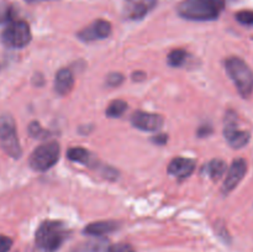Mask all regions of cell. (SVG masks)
Here are the masks:
<instances>
[{"label":"cell","instance_id":"1","mask_svg":"<svg viewBox=\"0 0 253 252\" xmlns=\"http://www.w3.org/2000/svg\"><path fill=\"white\" fill-rule=\"evenodd\" d=\"M225 9V0H183L178 5L180 17L190 21H212Z\"/></svg>","mask_w":253,"mask_h":252},{"label":"cell","instance_id":"2","mask_svg":"<svg viewBox=\"0 0 253 252\" xmlns=\"http://www.w3.org/2000/svg\"><path fill=\"white\" fill-rule=\"evenodd\" d=\"M68 229L63 222L46 220L42 222L35 234L36 252H57L68 237Z\"/></svg>","mask_w":253,"mask_h":252},{"label":"cell","instance_id":"3","mask_svg":"<svg viewBox=\"0 0 253 252\" xmlns=\"http://www.w3.org/2000/svg\"><path fill=\"white\" fill-rule=\"evenodd\" d=\"M225 69L234 82L242 98L247 99L253 93V71L242 58L236 56L225 59Z\"/></svg>","mask_w":253,"mask_h":252},{"label":"cell","instance_id":"4","mask_svg":"<svg viewBox=\"0 0 253 252\" xmlns=\"http://www.w3.org/2000/svg\"><path fill=\"white\" fill-rule=\"evenodd\" d=\"M0 145L11 158L17 160L21 157L22 150L17 137L16 124L9 114L0 115Z\"/></svg>","mask_w":253,"mask_h":252},{"label":"cell","instance_id":"5","mask_svg":"<svg viewBox=\"0 0 253 252\" xmlns=\"http://www.w3.org/2000/svg\"><path fill=\"white\" fill-rule=\"evenodd\" d=\"M61 148L56 141L43 143L35 148L29 158V165L36 172H46L53 167L59 160Z\"/></svg>","mask_w":253,"mask_h":252},{"label":"cell","instance_id":"6","mask_svg":"<svg viewBox=\"0 0 253 252\" xmlns=\"http://www.w3.org/2000/svg\"><path fill=\"white\" fill-rule=\"evenodd\" d=\"M31 29L24 20H14L7 24L0 35L2 43L10 48H24L31 42Z\"/></svg>","mask_w":253,"mask_h":252},{"label":"cell","instance_id":"7","mask_svg":"<svg viewBox=\"0 0 253 252\" xmlns=\"http://www.w3.org/2000/svg\"><path fill=\"white\" fill-rule=\"evenodd\" d=\"M224 136L232 148H242L250 142L249 131L240 130L237 125V115L235 111L229 110L224 120Z\"/></svg>","mask_w":253,"mask_h":252},{"label":"cell","instance_id":"8","mask_svg":"<svg viewBox=\"0 0 253 252\" xmlns=\"http://www.w3.org/2000/svg\"><path fill=\"white\" fill-rule=\"evenodd\" d=\"M111 31H113V27H111L110 22L104 19H98L84 29H82L77 34V36L81 41L94 42L108 39L111 35Z\"/></svg>","mask_w":253,"mask_h":252},{"label":"cell","instance_id":"9","mask_svg":"<svg viewBox=\"0 0 253 252\" xmlns=\"http://www.w3.org/2000/svg\"><path fill=\"white\" fill-rule=\"evenodd\" d=\"M156 5L157 0H125L123 9L124 17L132 21L142 20L155 9Z\"/></svg>","mask_w":253,"mask_h":252},{"label":"cell","instance_id":"10","mask_svg":"<svg viewBox=\"0 0 253 252\" xmlns=\"http://www.w3.org/2000/svg\"><path fill=\"white\" fill-rule=\"evenodd\" d=\"M130 120L133 127L138 128L141 131H148V132L160 130L163 126V123H165V119L160 114L147 113V111L142 110L135 111L131 115Z\"/></svg>","mask_w":253,"mask_h":252},{"label":"cell","instance_id":"11","mask_svg":"<svg viewBox=\"0 0 253 252\" xmlns=\"http://www.w3.org/2000/svg\"><path fill=\"white\" fill-rule=\"evenodd\" d=\"M247 172V163L244 158H237L230 166L229 170H227L226 178L224 180V184H222L221 192L225 195L231 193L237 185L240 184L244 177L246 175Z\"/></svg>","mask_w":253,"mask_h":252},{"label":"cell","instance_id":"12","mask_svg":"<svg viewBox=\"0 0 253 252\" xmlns=\"http://www.w3.org/2000/svg\"><path fill=\"white\" fill-rule=\"evenodd\" d=\"M195 169V161L192 158L175 157L168 165V173L177 179H185Z\"/></svg>","mask_w":253,"mask_h":252},{"label":"cell","instance_id":"13","mask_svg":"<svg viewBox=\"0 0 253 252\" xmlns=\"http://www.w3.org/2000/svg\"><path fill=\"white\" fill-rule=\"evenodd\" d=\"M74 86V77L71 69H59L54 77V91L59 95L64 96L72 91Z\"/></svg>","mask_w":253,"mask_h":252},{"label":"cell","instance_id":"14","mask_svg":"<svg viewBox=\"0 0 253 252\" xmlns=\"http://www.w3.org/2000/svg\"><path fill=\"white\" fill-rule=\"evenodd\" d=\"M118 229H119V222L108 220V221L90 222V224L86 225V226L84 227L83 232L85 235H89V236L101 237L104 236V235L114 232Z\"/></svg>","mask_w":253,"mask_h":252},{"label":"cell","instance_id":"15","mask_svg":"<svg viewBox=\"0 0 253 252\" xmlns=\"http://www.w3.org/2000/svg\"><path fill=\"white\" fill-rule=\"evenodd\" d=\"M67 158L72 162H78L85 165L86 167H94L98 165L94 156L83 147H72L67 151Z\"/></svg>","mask_w":253,"mask_h":252},{"label":"cell","instance_id":"16","mask_svg":"<svg viewBox=\"0 0 253 252\" xmlns=\"http://www.w3.org/2000/svg\"><path fill=\"white\" fill-rule=\"evenodd\" d=\"M111 249V245L105 239H93L89 241L83 242L79 245L74 252H109Z\"/></svg>","mask_w":253,"mask_h":252},{"label":"cell","instance_id":"17","mask_svg":"<svg viewBox=\"0 0 253 252\" xmlns=\"http://www.w3.org/2000/svg\"><path fill=\"white\" fill-rule=\"evenodd\" d=\"M205 169H207L208 175L212 180H219L224 175V173L226 172V163L222 160L216 158V160L210 161L207 165V167H205Z\"/></svg>","mask_w":253,"mask_h":252},{"label":"cell","instance_id":"18","mask_svg":"<svg viewBox=\"0 0 253 252\" xmlns=\"http://www.w3.org/2000/svg\"><path fill=\"white\" fill-rule=\"evenodd\" d=\"M126 110H127V103H126L125 100H121V99H116V100L111 101V103L109 104L105 113L108 118L115 119L124 115Z\"/></svg>","mask_w":253,"mask_h":252},{"label":"cell","instance_id":"19","mask_svg":"<svg viewBox=\"0 0 253 252\" xmlns=\"http://www.w3.org/2000/svg\"><path fill=\"white\" fill-rule=\"evenodd\" d=\"M188 59V52L183 48H175L169 52L168 54V64L172 67H182L184 66L185 61Z\"/></svg>","mask_w":253,"mask_h":252},{"label":"cell","instance_id":"20","mask_svg":"<svg viewBox=\"0 0 253 252\" xmlns=\"http://www.w3.org/2000/svg\"><path fill=\"white\" fill-rule=\"evenodd\" d=\"M16 16V10L12 5L6 2H0V25L10 24L15 20Z\"/></svg>","mask_w":253,"mask_h":252},{"label":"cell","instance_id":"21","mask_svg":"<svg viewBox=\"0 0 253 252\" xmlns=\"http://www.w3.org/2000/svg\"><path fill=\"white\" fill-rule=\"evenodd\" d=\"M236 20L242 25L253 26V10H241L236 14Z\"/></svg>","mask_w":253,"mask_h":252},{"label":"cell","instance_id":"22","mask_svg":"<svg viewBox=\"0 0 253 252\" xmlns=\"http://www.w3.org/2000/svg\"><path fill=\"white\" fill-rule=\"evenodd\" d=\"M29 133L32 136V137L39 138V137H42L44 131L43 128H42V126L40 125L37 121H32V123L29 125Z\"/></svg>","mask_w":253,"mask_h":252},{"label":"cell","instance_id":"23","mask_svg":"<svg viewBox=\"0 0 253 252\" xmlns=\"http://www.w3.org/2000/svg\"><path fill=\"white\" fill-rule=\"evenodd\" d=\"M124 82V76L121 73H110L106 77V84L109 86H119Z\"/></svg>","mask_w":253,"mask_h":252},{"label":"cell","instance_id":"24","mask_svg":"<svg viewBox=\"0 0 253 252\" xmlns=\"http://www.w3.org/2000/svg\"><path fill=\"white\" fill-rule=\"evenodd\" d=\"M12 246V240L9 236L0 235V252H9Z\"/></svg>","mask_w":253,"mask_h":252},{"label":"cell","instance_id":"25","mask_svg":"<svg viewBox=\"0 0 253 252\" xmlns=\"http://www.w3.org/2000/svg\"><path fill=\"white\" fill-rule=\"evenodd\" d=\"M109 252H135V251H133V249L130 246V245L120 244V245H115V246H111L110 251Z\"/></svg>","mask_w":253,"mask_h":252},{"label":"cell","instance_id":"26","mask_svg":"<svg viewBox=\"0 0 253 252\" xmlns=\"http://www.w3.org/2000/svg\"><path fill=\"white\" fill-rule=\"evenodd\" d=\"M167 141H168L167 135H158L156 136V137H153V142L158 143V145H165Z\"/></svg>","mask_w":253,"mask_h":252},{"label":"cell","instance_id":"27","mask_svg":"<svg viewBox=\"0 0 253 252\" xmlns=\"http://www.w3.org/2000/svg\"><path fill=\"white\" fill-rule=\"evenodd\" d=\"M210 132H211V127H210V126H203V127H200L199 131H198V135H199L200 137H204V136L209 135Z\"/></svg>","mask_w":253,"mask_h":252},{"label":"cell","instance_id":"28","mask_svg":"<svg viewBox=\"0 0 253 252\" xmlns=\"http://www.w3.org/2000/svg\"><path fill=\"white\" fill-rule=\"evenodd\" d=\"M30 4H36V2H43V1H51V0H26Z\"/></svg>","mask_w":253,"mask_h":252}]
</instances>
